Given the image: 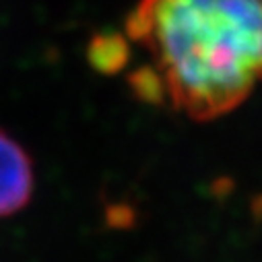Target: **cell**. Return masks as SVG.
I'll list each match as a JSON object with an SVG mask.
<instances>
[{"instance_id":"cell-1","label":"cell","mask_w":262,"mask_h":262,"mask_svg":"<svg viewBox=\"0 0 262 262\" xmlns=\"http://www.w3.org/2000/svg\"><path fill=\"white\" fill-rule=\"evenodd\" d=\"M126 37L147 56L135 91L190 120L233 112L262 83V0H139Z\"/></svg>"},{"instance_id":"cell-2","label":"cell","mask_w":262,"mask_h":262,"mask_svg":"<svg viewBox=\"0 0 262 262\" xmlns=\"http://www.w3.org/2000/svg\"><path fill=\"white\" fill-rule=\"evenodd\" d=\"M33 194V165L27 151L0 130V217L25 209Z\"/></svg>"}]
</instances>
